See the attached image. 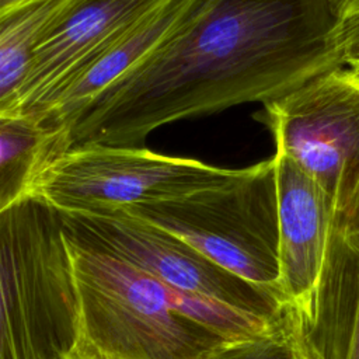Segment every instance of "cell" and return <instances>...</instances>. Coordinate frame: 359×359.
<instances>
[{
	"label": "cell",
	"mask_w": 359,
	"mask_h": 359,
	"mask_svg": "<svg viewBox=\"0 0 359 359\" xmlns=\"http://www.w3.org/2000/svg\"><path fill=\"white\" fill-rule=\"evenodd\" d=\"M306 331L314 359H359V175L334 195L314 317Z\"/></svg>",
	"instance_id": "30bf717a"
},
{
	"label": "cell",
	"mask_w": 359,
	"mask_h": 359,
	"mask_svg": "<svg viewBox=\"0 0 359 359\" xmlns=\"http://www.w3.org/2000/svg\"><path fill=\"white\" fill-rule=\"evenodd\" d=\"M168 1L171 0H69L35 46L18 114L36 116L66 79Z\"/></svg>",
	"instance_id": "9c48e42d"
},
{
	"label": "cell",
	"mask_w": 359,
	"mask_h": 359,
	"mask_svg": "<svg viewBox=\"0 0 359 359\" xmlns=\"http://www.w3.org/2000/svg\"><path fill=\"white\" fill-rule=\"evenodd\" d=\"M67 3L25 0L0 11V115H20V95L35 46Z\"/></svg>",
	"instance_id": "4fadbf2b"
},
{
	"label": "cell",
	"mask_w": 359,
	"mask_h": 359,
	"mask_svg": "<svg viewBox=\"0 0 359 359\" xmlns=\"http://www.w3.org/2000/svg\"><path fill=\"white\" fill-rule=\"evenodd\" d=\"M229 168L143 146L79 144L53 158L32 195L60 213H114L177 201L220 182Z\"/></svg>",
	"instance_id": "5b68a950"
},
{
	"label": "cell",
	"mask_w": 359,
	"mask_h": 359,
	"mask_svg": "<svg viewBox=\"0 0 359 359\" xmlns=\"http://www.w3.org/2000/svg\"><path fill=\"white\" fill-rule=\"evenodd\" d=\"M205 359H314L303 317L289 304L276 307L266 325L222 341Z\"/></svg>",
	"instance_id": "5bb4252c"
},
{
	"label": "cell",
	"mask_w": 359,
	"mask_h": 359,
	"mask_svg": "<svg viewBox=\"0 0 359 359\" xmlns=\"http://www.w3.org/2000/svg\"><path fill=\"white\" fill-rule=\"evenodd\" d=\"M330 38L341 66L359 70V0L335 20Z\"/></svg>",
	"instance_id": "9a60e30c"
},
{
	"label": "cell",
	"mask_w": 359,
	"mask_h": 359,
	"mask_svg": "<svg viewBox=\"0 0 359 359\" xmlns=\"http://www.w3.org/2000/svg\"><path fill=\"white\" fill-rule=\"evenodd\" d=\"M129 212L187 241L257 290L273 307L276 285V161L229 168L216 185Z\"/></svg>",
	"instance_id": "277c9868"
},
{
	"label": "cell",
	"mask_w": 359,
	"mask_h": 359,
	"mask_svg": "<svg viewBox=\"0 0 359 359\" xmlns=\"http://www.w3.org/2000/svg\"><path fill=\"white\" fill-rule=\"evenodd\" d=\"M63 223V222H62ZM80 311L76 349L94 359H205L222 341L180 293L63 224Z\"/></svg>",
	"instance_id": "7a4b0ae2"
},
{
	"label": "cell",
	"mask_w": 359,
	"mask_h": 359,
	"mask_svg": "<svg viewBox=\"0 0 359 359\" xmlns=\"http://www.w3.org/2000/svg\"><path fill=\"white\" fill-rule=\"evenodd\" d=\"M324 1L328 6V8H330L331 14L334 15V18L337 20L339 15H342L358 0H324Z\"/></svg>",
	"instance_id": "2e32d148"
},
{
	"label": "cell",
	"mask_w": 359,
	"mask_h": 359,
	"mask_svg": "<svg viewBox=\"0 0 359 359\" xmlns=\"http://www.w3.org/2000/svg\"><path fill=\"white\" fill-rule=\"evenodd\" d=\"M79 335L62 215L28 196L0 215V359H66Z\"/></svg>",
	"instance_id": "3957f363"
},
{
	"label": "cell",
	"mask_w": 359,
	"mask_h": 359,
	"mask_svg": "<svg viewBox=\"0 0 359 359\" xmlns=\"http://www.w3.org/2000/svg\"><path fill=\"white\" fill-rule=\"evenodd\" d=\"M198 0H171L109 42L48 98L35 118L69 130L83 111L109 86L164 43L191 15Z\"/></svg>",
	"instance_id": "8fae6325"
},
{
	"label": "cell",
	"mask_w": 359,
	"mask_h": 359,
	"mask_svg": "<svg viewBox=\"0 0 359 359\" xmlns=\"http://www.w3.org/2000/svg\"><path fill=\"white\" fill-rule=\"evenodd\" d=\"M66 359H94V358H90V356H87V355H84V353H81L80 351H77V349H74Z\"/></svg>",
	"instance_id": "ac0fdd59"
},
{
	"label": "cell",
	"mask_w": 359,
	"mask_h": 359,
	"mask_svg": "<svg viewBox=\"0 0 359 359\" xmlns=\"http://www.w3.org/2000/svg\"><path fill=\"white\" fill-rule=\"evenodd\" d=\"M276 151L332 195L359 175V70L321 73L254 114Z\"/></svg>",
	"instance_id": "8992f818"
},
{
	"label": "cell",
	"mask_w": 359,
	"mask_h": 359,
	"mask_svg": "<svg viewBox=\"0 0 359 359\" xmlns=\"http://www.w3.org/2000/svg\"><path fill=\"white\" fill-rule=\"evenodd\" d=\"M25 0H0V11H3L4 8H8L14 4H18V3H22Z\"/></svg>",
	"instance_id": "e0dca14e"
},
{
	"label": "cell",
	"mask_w": 359,
	"mask_h": 359,
	"mask_svg": "<svg viewBox=\"0 0 359 359\" xmlns=\"http://www.w3.org/2000/svg\"><path fill=\"white\" fill-rule=\"evenodd\" d=\"M276 161V285L289 304L311 325L325 262L334 195L287 157Z\"/></svg>",
	"instance_id": "ba28073f"
},
{
	"label": "cell",
	"mask_w": 359,
	"mask_h": 359,
	"mask_svg": "<svg viewBox=\"0 0 359 359\" xmlns=\"http://www.w3.org/2000/svg\"><path fill=\"white\" fill-rule=\"evenodd\" d=\"M324 0H198L150 56L101 93L70 143L139 147L157 128L268 102L342 67Z\"/></svg>",
	"instance_id": "6da1fadb"
},
{
	"label": "cell",
	"mask_w": 359,
	"mask_h": 359,
	"mask_svg": "<svg viewBox=\"0 0 359 359\" xmlns=\"http://www.w3.org/2000/svg\"><path fill=\"white\" fill-rule=\"evenodd\" d=\"M70 146L62 126L29 115H0V215L31 196L39 174Z\"/></svg>",
	"instance_id": "7c38bea8"
},
{
	"label": "cell",
	"mask_w": 359,
	"mask_h": 359,
	"mask_svg": "<svg viewBox=\"0 0 359 359\" xmlns=\"http://www.w3.org/2000/svg\"><path fill=\"white\" fill-rule=\"evenodd\" d=\"M60 215L63 224L174 290L258 313L276 309L187 241L139 216L129 212Z\"/></svg>",
	"instance_id": "52a82bcc"
}]
</instances>
